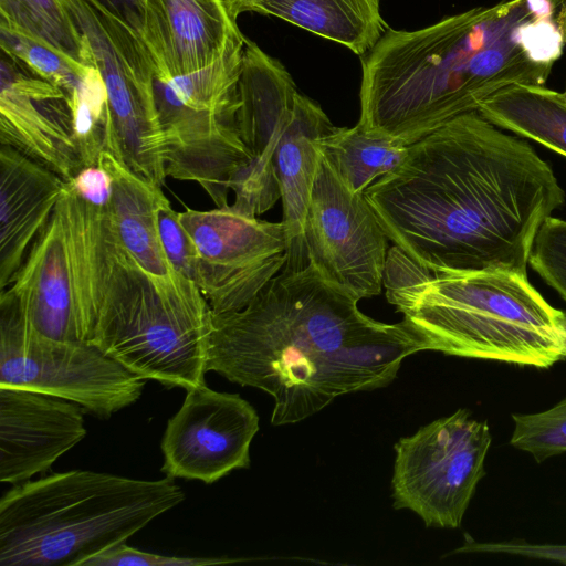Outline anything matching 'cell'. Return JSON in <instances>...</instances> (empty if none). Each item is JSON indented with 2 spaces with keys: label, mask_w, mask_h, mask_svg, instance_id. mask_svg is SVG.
<instances>
[{
  "label": "cell",
  "mask_w": 566,
  "mask_h": 566,
  "mask_svg": "<svg viewBox=\"0 0 566 566\" xmlns=\"http://www.w3.org/2000/svg\"><path fill=\"white\" fill-rule=\"evenodd\" d=\"M364 196L396 247L447 274H526L539 228L565 201L548 163L478 111L411 144Z\"/></svg>",
  "instance_id": "obj_1"
},
{
  "label": "cell",
  "mask_w": 566,
  "mask_h": 566,
  "mask_svg": "<svg viewBox=\"0 0 566 566\" xmlns=\"http://www.w3.org/2000/svg\"><path fill=\"white\" fill-rule=\"evenodd\" d=\"M358 302L311 263L283 269L242 310L212 313L206 369L270 394L273 426L386 387L406 357L429 345L406 319L377 322Z\"/></svg>",
  "instance_id": "obj_2"
},
{
  "label": "cell",
  "mask_w": 566,
  "mask_h": 566,
  "mask_svg": "<svg viewBox=\"0 0 566 566\" xmlns=\"http://www.w3.org/2000/svg\"><path fill=\"white\" fill-rule=\"evenodd\" d=\"M566 0H501L416 31L388 28L361 60L360 117L406 145L513 84L544 85L565 42Z\"/></svg>",
  "instance_id": "obj_3"
},
{
  "label": "cell",
  "mask_w": 566,
  "mask_h": 566,
  "mask_svg": "<svg viewBox=\"0 0 566 566\" xmlns=\"http://www.w3.org/2000/svg\"><path fill=\"white\" fill-rule=\"evenodd\" d=\"M387 301L429 350L547 368L566 356V315L526 274L431 272L394 244L384 274Z\"/></svg>",
  "instance_id": "obj_4"
},
{
  "label": "cell",
  "mask_w": 566,
  "mask_h": 566,
  "mask_svg": "<svg viewBox=\"0 0 566 566\" xmlns=\"http://www.w3.org/2000/svg\"><path fill=\"white\" fill-rule=\"evenodd\" d=\"M184 500L167 475L72 470L15 484L0 499V565L82 566Z\"/></svg>",
  "instance_id": "obj_5"
},
{
  "label": "cell",
  "mask_w": 566,
  "mask_h": 566,
  "mask_svg": "<svg viewBox=\"0 0 566 566\" xmlns=\"http://www.w3.org/2000/svg\"><path fill=\"white\" fill-rule=\"evenodd\" d=\"M115 245L107 207L88 202L67 181L52 217L6 290L41 335L91 342Z\"/></svg>",
  "instance_id": "obj_6"
},
{
  "label": "cell",
  "mask_w": 566,
  "mask_h": 566,
  "mask_svg": "<svg viewBox=\"0 0 566 566\" xmlns=\"http://www.w3.org/2000/svg\"><path fill=\"white\" fill-rule=\"evenodd\" d=\"M238 126L251 154L274 164L287 251L284 269L308 263L303 227L319 158L317 142L337 127L302 94L284 65L247 39L239 77Z\"/></svg>",
  "instance_id": "obj_7"
},
{
  "label": "cell",
  "mask_w": 566,
  "mask_h": 566,
  "mask_svg": "<svg viewBox=\"0 0 566 566\" xmlns=\"http://www.w3.org/2000/svg\"><path fill=\"white\" fill-rule=\"evenodd\" d=\"M211 318L165 298L116 239L90 343L146 380L190 390L206 384Z\"/></svg>",
  "instance_id": "obj_8"
},
{
  "label": "cell",
  "mask_w": 566,
  "mask_h": 566,
  "mask_svg": "<svg viewBox=\"0 0 566 566\" xmlns=\"http://www.w3.org/2000/svg\"><path fill=\"white\" fill-rule=\"evenodd\" d=\"M243 50L189 74L155 73L166 176L198 184L218 208L230 205L232 178L252 158L238 126Z\"/></svg>",
  "instance_id": "obj_9"
},
{
  "label": "cell",
  "mask_w": 566,
  "mask_h": 566,
  "mask_svg": "<svg viewBox=\"0 0 566 566\" xmlns=\"http://www.w3.org/2000/svg\"><path fill=\"white\" fill-rule=\"evenodd\" d=\"M145 382L90 342L41 335L29 324L15 297L1 291L0 387L62 398L108 419L135 403Z\"/></svg>",
  "instance_id": "obj_10"
},
{
  "label": "cell",
  "mask_w": 566,
  "mask_h": 566,
  "mask_svg": "<svg viewBox=\"0 0 566 566\" xmlns=\"http://www.w3.org/2000/svg\"><path fill=\"white\" fill-rule=\"evenodd\" d=\"M106 87L116 142L115 157L140 177L166 179L155 96V61L142 35L86 0H70Z\"/></svg>",
  "instance_id": "obj_11"
},
{
  "label": "cell",
  "mask_w": 566,
  "mask_h": 566,
  "mask_svg": "<svg viewBox=\"0 0 566 566\" xmlns=\"http://www.w3.org/2000/svg\"><path fill=\"white\" fill-rule=\"evenodd\" d=\"M486 421L459 409L396 444L394 507L408 509L426 526L457 528L484 476L491 446Z\"/></svg>",
  "instance_id": "obj_12"
},
{
  "label": "cell",
  "mask_w": 566,
  "mask_h": 566,
  "mask_svg": "<svg viewBox=\"0 0 566 566\" xmlns=\"http://www.w3.org/2000/svg\"><path fill=\"white\" fill-rule=\"evenodd\" d=\"M388 241L364 193L347 189L319 153L303 227L308 263L360 301L381 292Z\"/></svg>",
  "instance_id": "obj_13"
},
{
  "label": "cell",
  "mask_w": 566,
  "mask_h": 566,
  "mask_svg": "<svg viewBox=\"0 0 566 566\" xmlns=\"http://www.w3.org/2000/svg\"><path fill=\"white\" fill-rule=\"evenodd\" d=\"M179 220L198 252L197 286L214 314L245 307L285 266L282 221L247 216L230 205L207 211L186 208Z\"/></svg>",
  "instance_id": "obj_14"
},
{
  "label": "cell",
  "mask_w": 566,
  "mask_h": 566,
  "mask_svg": "<svg viewBox=\"0 0 566 566\" xmlns=\"http://www.w3.org/2000/svg\"><path fill=\"white\" fill-rule=\"evenodd\" d=\"M258 431L255 409L238 394L219 392L206 384L187 390L161 439V472L211 484L249 468L250 444Z\"/></svg>",
  "instance_id": "obj_15"
},
{
  "label": "cell",
  "mask_w": 566,
  "mask_h": 566,
  "mask_svg": "<svg viewBox=\"0 0 566 566\" xmlns=\"http://www.w3.org/2000/svg\"><path fill=\"white\" fill-rule=\"evenodd\" d=\"M11 62L1 61L0 145L72 181L84 166L64 93L18 72Z\"/></svg>",
  "instance_id": "obj_16"
},
{
  "label": "cell",
  "mask_w": 566,
  "mask_h": 566,
  "mask_svg": "<svg viewBox=\"0 0 566 566\" xmlns=\"http://www.w3.org/2000/svg\"><path fill=\"white\" fill-rule=\"evenodd\" d=\"M77 403L17 387H0V481L12 485L46 472L86 436Z\"/></svg>",
  "instance_id": "obj_17"
},
{
  "label": "cell",
  "mask_w": 566,
  "mask_h": 566,
  "mask_svg": "<svg viewBox=\"0 0 566 566\" xmlns=\"http://www.w3.org/2000/svg\"><path fill=\"white\" fill-rule=\"evenodd\" d=\"M98 166L112 180L107 211L120 245L165 298L192 313L210 316L212 311L200 290L175 271L164 251L156 218L164 196L161 186L135 174L108 151L101 155Z\"/></svg>",
  "instance_id": "obj_18"
},
{
  "label": "cell",
  "mask_w": 566,
  "mask_h": 566,
  "mask_svg": "<svg viewBox=\"0 0 566 566\" xmlns=\"http://www.w3.org/2000/svg\"><path fill=\"white\" fill-rule=\"evenodd\" d=\"M140 35L167 76L199 71L247 40L226 0H145Z\"/></svg>",
  "instance_id": "obj_19"
},
{
  "label": "cell",
  "mask_w": 566,
  "mask_h": 566,
  "mask_svg": "<svg viewBox=\"0 0 566 566\" xmlns=\"http://www.w3.org/2000/svg\"><path fill=\"white\" fill-rule=\"evenodd\" d=\"M66 181L12 147H0V290L48 224Z\"/></svg>",
  "instance_id": "obj_20"
},
{
  "label": "cell",
  "mask_w": 566,
  "mask_h": 566,
  "mask_svg": "<svg viewBox=\"0 0 566 566\" xmlns=\"http://www.w3.org/2000/svg\"><path fill=\"white\" fill-rule=\"evenodd\" d=\"M238 19L255 12L283 19L334 41L357 55L368 53L388 29L380 0H226Z\"/></svg>",
  "instance_id": "obj_21"
},
{
  "label": "cell",
  "mask_w": 566,
  "mask_h": 566,
  "mask_svg": "<svg viewBox=\"0 0 566 566\" xmlns=\"http://www.w3.org/2000/svg\"><path fill=\"white\" fill-rule=\"evenodd\" d=\"M478 112L496 127L566 157V101L543 85L513 84L483 101Z\"/></svg>",
  "instance_id": "obj_22"
},
{
  "label": "cell",
  "mask_w": 566,
  "mask_h": 566,
  "mask_svg": "<svg viewBox=\"0 0 566 566\" xmlns=\"http://www.w3.org/2000/svg\"><path fill=\"white\" fill-rule=\"evenodd\" d=\"M317 148L344 186L363 195L403 161L409 146L357 123L352 128L337 127L317 142Z\"/></svg>",
  "instance_id": "obj_23"
},
{
  "label": "cell",
  "mask_w": 566,
  "mask_h": 566,
  "mask_svg": "<svg viewBox=\"0 0 566 566\" xmlns=\"http://www.w3.org/2000/svg\"><path fill=\"white\" fill-rule=\"evenodd\" d=\"M0 22L77 60L94 65L88 41L70 0H0Z\"/></svg>",
  "instance_id": "obj_24"
},
{
  "label": "cell",
  "mask_w": 566,
  "mask_h": 566,
  "mask_svg": "<svg viewBox=\"0 0 566 566\" xmlns=\"http://www.w3.org/2000/svg\"><path fill=\"white\" fill-rule=\"evenodd\" d=\"M0 46L6 56L23 64L34 76L60 88L65 97L96 69L2 22Z\"/></svg>",
  "instance_id": "obj_25"
},
{
  "label": "cell",
  "mask_w": 566,
  "mask_h": 566,
  "mask_svg": "<svg viewBox=\"0 0 566 566\" xmlns=\"http://www.w3.org/2000/svg\"><path fill=\"white\" fill-rule=\"evenodd\" d=\"M512 419L510 443L531 453L536 462L566 452V398L545 411L514 413Z\"/></svg>",
  "instance_id": "obj_26"
},
{
  "label": "cell",
  "mask_w": 566,
  "mask_h": 566,
  "mask_svg": "<svg viewBox=\"0 0 566 566\" xmlns=\"http://www.w3.org/2000/svg\"><path fill=\"white\" fill-rule=\"evenodd\" d=\"M528 263L566 301V221L548 217L543 222Z\"/></svg>",
  "instance_id": "obj_27"
},
{
  "label": "cell",
  "mask_w": 566,
  "mask_h": 566,
  "mask_svg": "<svg viewBox=\"0 0 566 566\" xmlns=\"http://www.w3.org/2000/svg\"><path fill=\"white\" fill-rule=\"evenodd\" d=\"M157 226L164 251L175 269L184 279L196 286L199 281V259L196 245L164 195L156 210ZM198 287V286H197Z\"/></svg>",
  "instance_id": "obj_28"
},
{
  "label": "cell",
  "mask_w": 566,
  "mask_h": 566,
  "mask_svg": "<svg viewBox=\"0 0 566 566\" xmlns=\"http://www.w3.org/2000/svg\"><path fill=\"white\" fill-rule=\"evenodd\" d=\"M229 558L176 557L146 553L123 542L88 559L82 566H201L232 563Z\"/></svg>",
  "instance_id": "obj_29"
},
{
  "label": "cell",
  "mask_w": 566,
  "mask_h": 566,
  "mask_svg": "<svg viewBox=\"0 0 566 566\" xmlns=\"http://www.w3.org/2000/svg\"><path fill=\"white\" fill-rule=\"evenodd\" d=\"M453 553H486L546 559L566 565V544H530L523 541L470 542Z\"/></svg>",
  "instance_id": "obj_30"
},
{
  "label": "cell",
  "mask_w": 566,
  "mask_h": 566,
  "mask_svg": "<svg viewBox=\"0 0 566 566\" xmlns=\"http://www.w3.org/2000/svg\"><path fill=\"white\" fill-rule=\"evenodd\" d=\"M75 189L88 202L108 207L112 195V180L99 166L83 168L72 180Z\"/></svg>",
  "instance_id": "obj_31"
},
{
  "label": "cell",
  "mask_w": 566,
  "mask_h": 566,
  "mask_svg": "<svg viewBox=\"0 0 566 566\" xmlns=\"http://www.w3.org/2000/svg\"><path fill=\"white\" fill-rule=\"evenodd\" d=\"M140 34L145 0H86Z\"/></svg>",
  "instance_id": "obj_32"
},
{
  "label": "cell",
  "mask_w": 566,
  "mask_h": 566,
  "mask_svg": "<svg viewBox=\"0 0 566 566\" xmlns=\"http://www.w3.org/2000/svg\"><path fill=\"white\" fill-rule=\"evenodd\" d=\"M563 28H564V36H565V42H566V9L564 10V13H563ZM563 96L566 101V88H565V92L563 93Z\"/></svg>",
  "instance_id": "obj_33"
}]
</instances>
